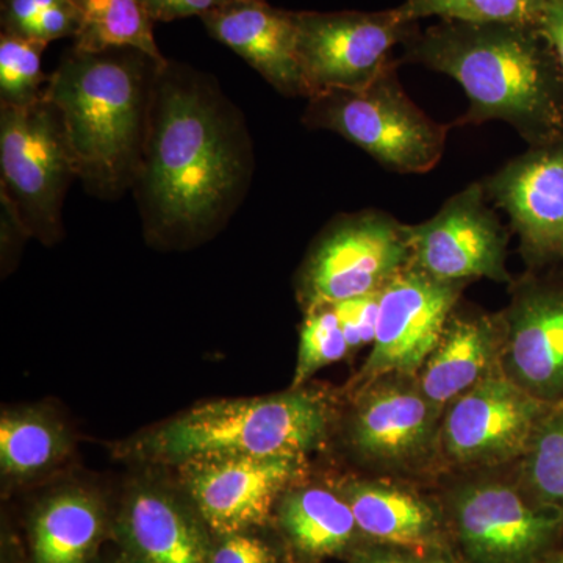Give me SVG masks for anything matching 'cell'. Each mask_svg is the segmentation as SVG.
<instances>
[{
    "instance_id": "22",
    "label": "cell",
    "mask_w": 563,
    "mask_h": 563,
    "mask_svg": "<svg viewBox=\"0 0 563 563\" xmlns=\"http://www.w3.org/2000/svg\"><path fill=\"white\" fill-rule=\"evenodd\" d=\"M107 510L96 493L66 487L33 510L32 563H90L106 537Z\"/></svg>"
},
{
    "instance_id": "15",
    "label": "cell",
    "mask_w": 563,
    "mask_h": 563,
    "mask_svg": "<svg viewBox=\"0 0 563 563\" xmlns=\"http://www.w3.org/2000/svg\"><path fill=\"white\" fill-rule=\"evenodd\" d=\"M410 263L437 279L512 284L506 268L509 232L487 203L483 184L468 185L431 220L409 224Z\"/></svg>"
},
{
    "instance_id": "36",
    "label": "cell",
    "mask_w": 563,
    "mask_h": 563,
    "mask_svg": "<svg viewBox=\"0 0 563 563\" xmlns=\"http://www.w3.org/2000/svg\"><path fill=\"white\" fill-rule=\"evenodd\" d=\"M422 563H457L454 561H451V559L443 558V555H428V558H422Z\"/></svg>"
},
{
    "instance_id": "14",
    "label": "cell",
    "mask_w": 563,
    "mask_h": 563,
    "mask_svg": "<svg viewBox=\"0 0 563 563\" xmlns=\"http://www.w3.org/2000/svg\"><path fill=\"white\" fill-rule=\"evenodd\" d=\"M468 284L437 279L409 263L380 290L373 350L352 388L384 374L417 376Z\"/></svg>"
},
{
    "instance_id": "35",
    "label": "cell",
    "mask_w": 563,
    "mask_h": 563,
    "mask_svg": "<svg viewBox=\"0 0 563 563\" xmlns=\"http://www.w3.org/2000/svg\"><path fill=\"white\" fill-rule=\"evenodd\" d=\"M539 563H563V547L555 550L554 553L547 555V558Z\"/></svg>"
},
{
    "instance_id": "11",
    "label": "cell",
    "mask_w": 563,
    "mask_h": 563,
    "mask_svg": "<svg viewBox=\"0 0 563 563\" xmlns=\"http://www.w3.org/2000/svg\"><path fill=\"white\" fill-rule=\"evenodd\" d=\"M550 407L501 373L487 377L444 409L440 424L444 472H477L520 462Z\"/></svg>"
},
{
    "instance_id": "34",
    "label": "cell",
    "mask_w": 563,
    "mask_h": 563,
    "mask_svg": "<svg viewBox=\"0 0 563 563\" xmlns=\"http://www.w3.org/2000/svg\"><path fill=\"white\" fill-rule=\"evenodd\" d=\"M563 73V0H548L539 24Z\"/></svg>"
},
{
    "instance_id": "7",
    "label": "cell",
    "mask_w": 563,
    "mask_h": 563,
    "mask_svg": "<svg viewBox=\"0 0 563 563\" xmlns=\"http://www.w3.org/2000/svg\"><path fill=\"white\" fill-rule=\"evenodd\" d=\"M443 410L433 406L417 376L384 374L354 387L343 424L352 457L376 477L412 483L444 473L440 454Z\"/></svg>"
},
{
    "instance_id": "27",
    "label": "cell",
    "mask_w": 563,
    "mask_h": 563,
    "mask_svg": "<svg viewBox=\"0 0 563 563\" xmlns=\"http://www.w3.org/2000/svg\"><path fill=\"white\" fill-rule=\"evenodd\" d=\"M46 44L0 33V107L25 109L44 99L49 77L41 57Z\"/></svg>"
},
{
    "instance_id": "37",
    "label": "cell",
    "mask_w": 563,
    "mask_h": 563,
    "mask_svg": "<svg viewBox=\"0 0 563 563\" xmlns=\"http://www.w3.org/2000/svg\"><path fill=\"white\" fill-rule=\"evenodd\" d=\"M107 563H131V562H129L128 559H125L124 555H122L120 561H113V562H107Z\"/></svg>"
},
{
    "instance_id": "26",
    "label": "cell",
    "mask_w": 563,
    "mask_h": 563,
    "mask_svg": "<svg viewBox=\"0 0 563 563\" xmlns=\"http://www.w3.org/2000/svg\"><path fill=\"white\" fill-rule=\"evenodd\" d=\"M548 0H406L398 7L406 20L424 18L473 24L539 25Z\"/></svg>"
},
{
    "instance_id": "2",
    "label": "cell",
    "mask_w": 563,
    "mask_h": 563,
    "mask_svg": "<svg viewBox=\"0 0 563 563\" xmlns=\"http://www.w3.org/2000/svg\"><path fill=\"white\" fill-rule=\"evenodd\" d=\"M399 62L461 85L470 107L455 125L504 121L529 146L563 135V73L539 25L440 20L415 31Z\"/></svg>"
},
{
    "instance_id": "30",
    "label": "cell",
    "mask_w": 563,
    "mask_h": 563,
    "mask_svg": "<svg viewBox=\"0 0 563 563\" xmlns=\"http://www.w3.org/2000/svg\"><path fill=\"white\" fill-rule=\"evenodd\" d=\"M332 306L350 352L362 350L368 344L373 346L379 324L380 291L357 296Z\"/></svg>"
},
{
    "instance_id": "21",
    "label": "cell",
    "mask_w": 563,
    "mask_h": 563,
    "mask_svg": "<svg viewBox=\"0 0 563 563\" xmlns=\"http://www.w3.org/2000/svg\"><path fill=\"white\" fill-rule=\"evenodd\" d=\"M276 517L285 539L302 558L352 553L365 542L350 503L336 487L292 485L277 503Z\"/></svg>"
},
{
    "instance_id": "25",
    "label": "cell",
    "mask_w": 563,
    "mask_h": 563,
    "mask_svg": "<svg viewBox=\"0 0 563 563\" xmlns=\"http://www.w3.org/2000/svg\"><path fill=\"white\" fill-rule=\"evenodd\" d=\"M515 468L533 498L563 517V402L544 413Z\"/></svg>"
},
{
    "instance_id": "4",
    "label": "cell",
    "mask_w": 563,
    "mask_h": 563,
    "mask_svg": "<svg viewBox=\"0 0 563 563\" xmlns=\"http://www.w3.org/2000/svg\"><path fill=\"white\" fill-rule=\"evenodd\" d=\"M331 426V409L320 395L291 388L280 395L192 407L144 433L125 451L176 466L224 455L307 457L325 443Z\"/></svg>"
},
{
    "instance_id": "28",
    "label": "cell",
    "mask_w": 563,
    "mask_h": 563,
    "mask_svg": "<svg viewBox=\"0 0 563 563\" xmlns=\"http://www.w3.org/2000/svg\"><path fill=\"white\" fill-rule=\"evenodd\" d=\"M2 32L49 44L74 38L79 29V13L74 0H2Z\"/></svg>"
},
{
    "instance_id": "10",
    "label": "cell",
    "mask_w": 563,
    "mask_h": 563,
    "mask_svg": "<svg viewBox=\"0 0 563 563\" xmlns=\"http://www.w3.org/2000/svg\"><path fill=\"white\" fill-rule=\"evenodd\" d=\"M418 29L396 9L298 11V54L310 98L332 90H362L396 65V46ZM309 98V99H310Z\"/></svg>"
},
{
    "instance_id": "12",
    "label": "cell",
    "mask_w": 563,
    "mask_h": 563,
    "mask_svg": "<svg viewBox=\"0 0 563 563\" xmlns=\"http://www.w3.org/2000/svg\"><path fill=\"white\" fill-rule=\"evenodd\" d=\"M177 468L185 495L211 533L225 536L268 523L284 493L303 483L307 457L224 455Z\"/></svg>"
},
{
    "instance_id": "24",
    "label": "cell",
    "mask_w": 563,
    "mask_h": 563,
    "mask_svg": "<svg viewBox=\"0 0 563 563\" xmlns=\"http://www.w3.org/2000/svg\"><path fill=\"white\" fill-rule=\"evenodd\" d=\"M79 13V29L74 49L101 52L113 47H133L166 60L154 40L150 14L139 0H74Z\"/></svg>"
},
{
    "instance_id": "17",
    "label": "cell",
    "mask_w": 563,
    "mask_h": 563,
    "mask_svg": "<svg viewBox=\"0 0 563 563\" xmlns=\"http://www.w3.org/2000/svg\"><path fill=\"white\" fill-rule=\"evenodd\" d=\"M131 563H210L213 533L188 496L143 481L131 487L114 523Z\"/></svg>"
},
{
    "instance_id": "13",
    "label": "cell",
    "mask_w": 563,
    "mask_h": 563,
    "mask_svg": "<svg viewBox=\"0 0 563 563\" xmlns=\"http://www.w3.org/2000/svg\"><path fill=\"white\" fill-rule=\"evenodd\" d=\"M501 314V374L544 404L563 402V268L528 269Z\"/></svg>"
},
{
    "instance_id": "33",
    "label": "cell",
    "mask_w": 563,
    "mask_h": 563,
    "mask_svg": "<svg viewBox=\"0 0 563 563\" xmlns=\"http://www.w3.org/2000/svg\"><path fill=\"white\" fill-rule=\"evenodd\" d=\"M351 563H422V559L402 548L363 542L352 551Z\"/></svg>"
},
{
    "instance_id": "1",
    "label": "cell",
    "mask_w": 563,
    "mask_h": 563,
    "mask_svg": "<svg viewBox=\"0 0 563 563\" xmlns=\"http://www.w3.org/2000/svg\"><path fill=\"white\" fill-rule=\"evenodd\" d=\"M254 147L242 111L209 74L158 66L133 192L147 239L187 246L220 232L246 198Z\"/></svg>"
},
{
    "instance_id": "18",
    "label": "cell",
    "mask_w": 563,
    "mask_h": 563,
    "mask_svg": "<svg viewBox=\"0 0 563 563\" xmlns=\"http://www.w3.org/2000/svg\"><path fill=\"white\" fill-rule=\"evenodd\" d=\"M211 38L220 41L287 98H310L298 54V11L266 0H243L203 14Z\"/></svg>"
},
{
    "instance_id": "31",
    "label": "cell",
    "mask_w": 563,
    "mask_h": 563,
    "mask_svg": "<svg viewBox=\"0 0 563 563\" xmlns=\"http://www.w3.org/2000/svg\"><path fill=\"white\" fill-rule=\"evenodd\" d=\"M210 563H277L268 543L251 532L213 536Z\"/></svg>"
},
{
    "instance_id": "3",
    "label": "cell",
    "mask_w": 563,
    "mask_h": 563,
    "mask_svg": "<svg viewBox=\"0 0 563 563\" xmlns=\"http://www.w3.org/2000/svg\"><path fill=\"white\" fill-rule=\"evenodd\" d=\"M166 60L133 47H70L51 74L44 98L60 110L77 179L95 198L117 201L135 185L152 87Z\"/></svg>"
},
{
    "instance_id": "32",
    "label": "cell",
    "mask_w": 563,
    "mask_h": 563,
    "mask_svg": "<svg viewBox=\"0 0 563 563\" xmlns=\"http://www.w3.org/2000/svg\"><path fill=\"white\" fill-rule=\"evenodd\" d=\"M154 22H173L190 16H203L243 0H139Z\"/></svg>"
},
{
    "instance_id": "29",
    "label": "cell",
    "mask_w": 563,
    "mask_h": 563,
    "mask_svg": "<svg viewBox=\"0 0 563 563\" xmlns=\"http://www.w3.org/2000/svg\"><path fill=\"white\" fill-rule=\"evenodd\" d=\"M347 354L350 346L332 303L306 310L291 388H302L320 369L342 361Z\"/></svg>"
},
{
    "instance_id": "16",
    "label": "cell",
    "mask_w": 563,
    "mask_h": 563,
    "mask_svg": "<svg viewBox=\"0 0 563 563\" xmlns=\"http://www.w3.org/2000/svg\"><path fill=\"white\" fill-rule=\"evenodd\" d=\"M481 184L510 218L528 268H563V135L529 146Z\"/></svg>"
},
{
    "instance_id": "19",
    "label": "cell",
    "mask_w": 563,
    "mask_h": 563,
    "mask_svg": "<svg viewBox=\"0 0 563 563\" xmlns=\"http://www.w3.org/2000/svg\"><path fill=\"white\" fill-rule=\"evenodd\" d=\"M503 321L499 313L455 307L442 336L417 374L426 398L446 409L487 377L501 373Z\"/></svg>"
},
{
    "instance_id": "23",
    "label": "cell",
    "mask_w": 563,
    "mask_h": 563,
    "mask_svg": "<svg viewBox=\"0 0 563 563\" xmlns=\"http://www.w3.org/2000/svg\"><path fill=\"white\" fill-rule=\"evenodd\" d=\"M73 437L55 415L38 409L3 412L0 420V468L3 477L24 483L65 462Z\"/></svg>"
},
{
    "instance_id": "9",
    "label": "cell",
    "mask_w": 563,
    "mask_h": 563,
    "mask_svg": "<svg viewBox=\"0 0 563 563\" xmlns=\"http://www.w3.org/2000/svg\"><path fill=\"white\" fill-rule=\"evenodd\" d=\"M410 258L409 224L383 210L339 214L299 269V301L309 310L380 291Z\"/></svg>"
},
{
    "instance_id": "5",
    "label": "cell",
    "mask_w": 563,
    "mask_h": 563,
    "mask_svg": "<svg viewBox=\"0 0 563 563\" xmlns=\"http://www.w3.org/2000/svg\"><path fill=\"white\" fill-rule=\"evenodd\" d=\"M398 66L362 90L313 95L307 99L303 124L339 133L390 172H431L442 161L450 128L429 118L404 92Z\"/></svg>"
},
{
    "instance_id": "20",
    "label": "cell",
    "mask_w": 563,
    "mask_h": 563,
    "mask_svg": "<svg viewBox=\"0 0 563 563\" xmlns=\"http://www.w3.org/2000/svg\"><path fill=\"white\" fill-rule=\"evenodd\" d=\"M336 488L350 503L365 542L409 551L439 547L446 525L443 509L409 483L387 477H344Z\"/></svg>"
},
{
    "instance_id": "8",
    "label": "cell",
    "mask_w": 563,
    "mask_h": 563,
    "mask_svg": "<svg viewBox=\"0 0 563 563\" xmlns=\"http://www.w3.org/2000/svg\"><path fill=\"white\" fill-rule=\"evenodd\" d=\"M77 179L60 110L46 98L25 109L0 107V191L31 236L51 244L63 236V203Z\"/></svg>"
},
{
    "instance_id": "6",
    "label": "cell",
    "mask_w": 563,
    "mask_h": 563,
    "mask_svg": "<svg viewBox=\"0 0 563 563\" xmlns=\"http://www.w3.org/2000/svg\"><path fill=\"white\" fill-rule=\"evenodd\" d=\"M462 472L444 517L468 563H539L563 547V517L525 487L517 468Z\"/></svg>"
}]
</instances>
